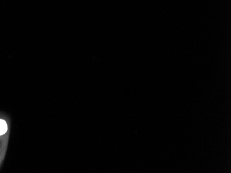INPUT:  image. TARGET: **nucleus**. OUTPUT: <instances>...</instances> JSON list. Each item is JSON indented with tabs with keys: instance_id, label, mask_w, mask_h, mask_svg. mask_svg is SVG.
<instances>
[{
	"instance_id": "nucleus-1",
	"label": "nucleus",
	"mask_w": 231,
	"mask_h": 173,
	"mask_svg": "<svg viewBox=\"0 0 231 173\" xmlns=\"http://www.w3.org/2000/svg\"><path fill=\"white\" fill-rule=\"evenodd\" d=\"M7 131L6 122L3 120H0V135L5 134Z\"/></svg>"
}]
</instances>
